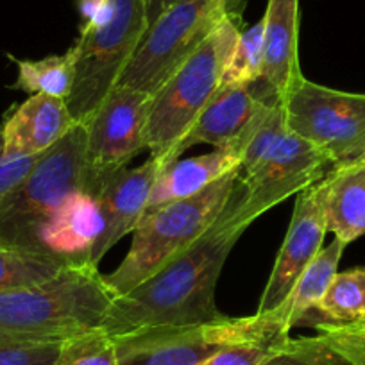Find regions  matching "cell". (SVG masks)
I'll list each match as a JSON object with an SVG mask.
<instances>
[{"label": "cell", "instance_id": "obj_24", "mask_svg": "<svg viewBox=\"0 0 365 365\" xmlns=\"http://www.w3.org/2000/svg\"><path fill=\"white\" fill-rule=\"evenodd\" d=\"M263 76V22L242 31L224 73V84H252Z\"/></svg>", "mask_w": 365, "mask_h": 365}, {"label": "cell", "instance_id": "obj_23", "mask_svg": "<svg viewBox=\"0 0 365 365\" xmlns=\"http://www.w3.org/2000/svg\"><path fill=\"white\" fill-rule=\"evenodd\" d=\"M66 265L72 263L43 252L0 247V294L41 285L58 276Z\"/></svg>", "mask_w": 365, "mask_h": 365}, {"label": "cell", "instance_id": "obj_3", "mask_svg": "<svg viewBox=\"0 0 365 365\" xmlns=\"http://www.w3.org/2000/svg\"><path fill=\"white\" fill-rule=\"evenodd\" d=\"M235 188V215L245 226L292 195L322 181L333 170L328 158L287 125L282 101L274 104L252 131Z\"/></svg>", "mask_w": 365, "mask_h": 365}, {"label": "cell", "instance_id": "obj_27", "mask_svg": "<svg viewBox=\"0 0 365 365\" xmlns=\"http://www.w3.org/2000/svg\"><path fill=\"white\" fill-rule=\"evenodd\" d=\"M289 336L276 339H259L237 342L222 347L199 365H259L269 354L278 349Z\"/></svg>", "mask_w": 365, "mask_h": 365}, {"label": "cell", "instance_id": "obj_10", "mask_svg": "<svg viewBox=\"0 0 365 365\" xmlns=\"http://www.w3.org/2000/svg\"><path fill=\"white\" fill-rule=\"evenodd\" d=\"M287 125L317 147L333 168L358 163L365 154V93L299 81L282 99Z\"/></svg>", "mask_w": 365, "mask_h": 365}, {"label": "cell", "instance_id": "obj_22", "mask_svg": "<svg viewBox=\"0 0 365 365\" xmlns=\"http://www.w3.org/2000/svg\"><path fill=\"white\" fill-rule=\"evenodd\" d=\"M314 321L308 324L315 326L319 322L326 324H349L365 317V269L336 272L329 285L328 292L317 304ZM308 314V315H310Z\"/></svg>", "mask_w": 365, "mask_h": 365}, {"label": "cell", "instance_id": "obj_8", "mask_svg": "<svg viewBox=\"0 0 365 365\" xmlns=\"http://www.w3.org/2000/svg\"><path fill=\"white\" fill-rule=\"evenodd\" d=\"M244 8L245 0H178L150 24L117 84L153 97L224 19Z\"/></svg>", "mask_w": 365, "mask_h": 365}, {"label": "cell", "instance_id": "obj_17", "mask_svg": "<svg viewBox=\"0 0 365 365\" xmlns=\"http://www.w3.org/2000/svg\"><path fill=\"white\" fill-rule=\"evenodd\" d=\"M101 231L103 212L99 199L79 188L41 227L38 245L43 255L68 263H91V249Z\"/></svg>", "mask_w": 365, "mask_h": 365}, {"label": "cell", "instance_id": "obj_31", "mask_svg": "<svg viewBox=\"0 0 365 365\" xmlns=\"http://www.w3.org/2000/svg\"><path fill=\"white\" fill-rule=\"evenodd\" d=\"M175 2L178 0H147V22H149V26Z\"/></svg>", "mask_w": 365, "mask_h": 365}, {"label": "cell", "instance_id": "obj_26", "mask_svg": "<svg viewBox=\"0 0 365 365\" xmlns=\"http://www.w3.org/2000/svg\"><path fill=\"white\" fill-rule=\"evenodd\" d=\"M56 365H117L115 339L103 328L66 339Z\"/></svg>", "mask_w": 365, "mask_h": 365}, {"label": "cell", "instance_id": "obj_33", "mask_svg": "<svg viewBox=\"0 0 365 365\" xmlns=\"http://www.w3.org/2000/svg\"><path fill=\"white\" fill-rule=\"evenodd\" d=\"M0 247H9V245L6 244V242H2V240H0Z\"/></svg>", "mask_w": 365, "mask_h": 365}, {"label": "cell", "instance_id": "obj_29", "mask_svg": "<svg viewBox=\"0 0 365 365\" xmlns=\"http://www.w3.org/2000/svg\"><path fill=\"white\" fill-rule=\"evenodd\" d=\"M61 342L0 346V365H56Z\"/></svg>", "mask_w": 365, "mask_h": 365}, {"label": "cell", "instance_id": "obj_6", "mask_svg": "<svg viewBox=\"0 0 365 365\" xmlns=\"http://www.w3.org/2000/svg\"><path fill=\"white\" fill-rule=\"evenodd\" d=\"M240 170L230 172L192 197L147 210L133 230L131 249L118 269L104 276L117 297L150 278L187 251L213 226L237 188Z\"/></svg>", "mask_w": 365, "mask_h": 365}, {"label": "cell", "instance_id": "obj_13", "mask_svg": "<svg viewBox=\"0 0 365 365\" xmlns=\"http://www.w3.org/2000/svg\"><path fill=\"white\" fill-rule=\"evenodd\" d=\"M324 199V179L308 187L297 197L289 231L279 247L256 314H267L278 308L292 292L304 269L322 249V240L328 233Z\"/></svg>", "mask_w": 365, "mask_h": 365}, {"label": "cell", "instance_id": "obj_7", "mask_svg": "<svg viewBox=\"0 0 365 365\" xmlns=\"http://www.w3.org/2000/svg\"><path fill=\"white\" fill-rule=\"evenodd\" d=\"M86 128L76 124L43 153L33 170L0 205V240L9 247L41 252V227L59 206L83 188Z\"/></svg>", "mask_w": 365, "mask_h": 365}, {"label": "cell", "instance_id": "obj_18", "mask_svg": "<svg viewBox=\"0 0 365 365\" xmlns=\"http://www.w3.org/2000/svg\"><path fill=\"white\" fill-rule=\"evenodd\" d=\"M240 165L242 150L237 147H220L187 160L178 158L158 172L147 210L192 197L230 172L240 170Z\"/></svg>", "mask_w": 365, "mask_h": 365}, {"label": "cell", "instance_id": "obj_2", "mask_svg": "<svg viewBox=\"0 0 365 365\" xmlns=\"http://www.w3.org/2000/svg\"><path fill=\"white\" fill-rule=\"evenodd\" d=\"M115 299L99 265H66L41 285L0 294V346L65 342L101 328Z\"/></svg>", "mask_w": 365, "mask_h": 365}, {"label": "cell", "instance_id": "obj_1", "mask_svg": "<svg viewBox=\"0 0 365 365\" xmlns=\"http://www.w3.org/2000/svg\"><path fill=\"white\" fill-rule=\"evenodd\" d=\"M247 227L235 215L231 195L219 219L192 247L113 301L101 328L108 335L120 336L158 326L222 321L226 315L215 304L217 282L231 249Z\"/></svg>", "mask_w": 365, "mask_h": 365}, {"label": "cell", "instance_id": "obj_9", "mask_svg": "<svg viewBox=\"0 0 365 365\" xmlns=\"http://www.w3.org/2000/svg\"><path fill=\"white\" fill-rule=\"evenodd\" d=\"M276 336L290 331L270 314H255L208 324L158 326L113 339L117 365H199L231 344Z\"/></svg>", "mask_w": 365, "mask_h": 365}, {"label": "cell", "instance_id": "obj_28", "mask_svg": "<svg viewBox=\"0 0 365 365\" xmlns=\"http://www.w3.org/2000/svg\"><path fill=\"white\" fill-rule=\"evenodd\" d=\"M314 328L351 365H365V329L326 322H319Z\"/></svg>", "mask_w": 365, "mask_h": 365}, {"label": "cell", "instance_id": "obj_19", "mask_svg": "<svg viewBox=\"0 0 365 365\" xmlns=\"http://www.w3.org/2000/svg\"><path fill=\"white\" fill-rule=\"evenodd\" d=\"M324 181L326 227L347 245L365 235V165L333 168Z\"/></svg>", "mask_w": 365, "mask_h": 365}, {"label": "cell", "instance_id": "obj_30", "mask_svg": "<svg viewBox=\"0 0 365 365\" xmlns=\"http://www.w3.org/2000/svg\"><path fill=\"white\" fill-rule=\"evenodd\" d=\"M40 156H9L0 136V205L27 178Z\"/></svg>", "mask_w": 365, "mask_h": 365}, {"label": "cell", "instance_id": "obj_11", "mask_svg": "<svg viewBox=\"0 0 365 365\" xmlns=\"http://www.w3.org/2000/svg\"><path fill=\"white\" fill-rule=\"evenodd\" d=\"M153 97L115 84L113 90L84 122L83 190L99 195L117 172L147 147V122Z\"/></svg>", "mask_w": 365, "mask_h": 365}, {"label": "cell", "instance_id": "obj_5", "mask_svg": "<svg viewBox=\"0 0 365 365\" xmlns=\"http://www.w3.org/2000/svg\"><path fill=\"white\" fill-rule=\"evenodd\" d=\"M240 33L242 15L224 19L153 96L147 122V149L150 158L160 161L161 168L175 160V149L181 140L222 86Z\"/></svg>", "mask_w": 365, "mask_h": 365}, {"label": "cell", "instance_id": "obj_32", "mask_svg": "<svg viewBox=\"0 0 365 365\" xmlns=\"http://www.w3.org/2000/svg\"><path fill=\"white\" fill-rule=\"evenodd\" d=\"M347 326H353V328H361V329H365V317L360 319V321H356V322H349V324H347Z\"/></svg>", "mask_w": 365, "mask_h": 365}, {"label": "cell", "instance_id": "obj_4", "mask_svg": "<svg viewBox=\"0 0 365 365\" xmlns=\"http://www.w3.org/2000/svg\"><path fill=\"white\" fill-rule=\"evenodd\" d=\"M81 29L72 45L76 77L66 106L84 124L113 90L149 29L147 0H79Z\"/></svg>", "mask_w": 365, "mask_h": 365}, {"label": "cell", "instance_id": "obj_15", "mask_svg": "<svg viewBox=\"0 0 365 365\" xmlns=\"http://www.w3.org/2000/svg\"><path fill=\"white\" fill-rule=\"evenodd\" d=\"M66 101L31 96L6 115L0 125L4 153L9 156H41L76 125Z\"/></svg>", "mask_w": 365, "mask_h": 365}, {"label": "cell", "instance_id": "obj_20", "mask_svg": "<svg viewBox=\"0 0 365 365\" xmlns=\"http://www.w3.org/2000/svg\"><path fill=\"white\" fill-rule=\"evenodd\" d=\"M344 249H346V244L336 238L329 245L322 247L301 274V278L297 279L289 297L278 308H274L267 314L282 321L289 331L294 326H299L301 321L317 308V304L328 292L333 278L339 272V263L344 255Z\"/></svg>", "mask_w": 365, "mask_h": 365}, {"label": "cell", "instance_id": "obj_16", "mask_svg": "<svg viewBox=\"0 0 365 365\" xmlns=\"http://www.w3.org/2000/svg\"><path fill=\"white\" fill-rule=\"evenodd\" d=\"M299 0H267L262 81L279 101L303 79L299 63Z\"/></svg>", "mask_w": 365, "mask_h": 365}, {"label": "cell", "instance_id": "obj_14", "mask_svg": "<svg viewBox=\"0 0 365 365\" xmlns=\"http://www.w3.org/2000/svg\"><path fill=\"white\" fill-rule=\"evenodd\" d=\"M160 170V161L149 158L140 167L122 168L110 179L103 194L99 195L103 231L91 249L90 262L93 265H99L104 255L122 237L133 233L136 224L147 212L150 190Z\"/></svg>", "mask_w": 365, "mask_h": 365}, {"label": "cell", "instance_id": "obj_12", "mask_svg": "<svg viewBox=\"0 0 365 365\" xmlns=\"http://www.w3.org/2000/svg\"><path fill=\"white\" fill-rule=\"evenodd\" d=\"M279 97L263 81L252 84H224L199 115L194 128L175 149V160L192 147L210 143L215 149L237 147L244 154L252 131Z\"/></svg>", "mask_w": 365, "mask_h": 365}, {"label": "cell", "instance_id": "obj_21", "mask_svg": "<svg viewBox=\"0 0 365 365\" xmlns=\"http://www.w3.org/2000/svg\"><path fill=\"white\" fill-rule=\"evenodd\" d=\"M9 59L16 63L19 76L13 90L26 91L29 96H48L66 101L73 86L76 77V56L72 48L61 56H47L43 59H16L9 56Z\"/></svg>", "mask_w": 365, "mask_h": 365}, {"label": "cell", "instance_id": "obj_34", "mask_svg": "<svg viewBox=\"0 0 365 365\" xmlns=\"http://www.w3.org/2000/svg\"><path fill=\"white\" fill-rule=\"evenodd\" d=\"M358 163H364L365 165V154H364V156H361V160L358 161Z\"/></svg>", "mask_w": 365, "mask_h": 365}, {"label": "cell", "instance_id": "obj_25", "mask_svg": "<svg viewBox=\"0 0 365 365\" xmlns=\"http://www.w3.org/2000/svg\"><path fill=\"white\" fill-rule=\"evenodd\" d=\"M259 365H351L324 340V336L287 339Z\"/></svg>", "mask_w": 365, "mask_h": 365}]
</instances>
